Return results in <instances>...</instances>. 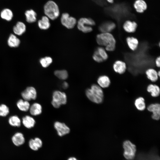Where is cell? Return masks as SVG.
Masks as SVG:
<instances>
[{
  "instance_id": "obj_1",
  "label": "cell",
  "mask_w": 160,
  "mask_h": 160,
  "mask_svg": "<svg viewBox=\"0 0 160 160\" xmlns=\"http://www.w3.org/2000/svg\"><path fill=\"white\" fill-rule=\"evenodd\" d=\"M96 41L100 45L105 47L106 50L113 51L115 49L116 41L110 33H101L97 36Z\"/></svg>"
},
{
  "instance_id": "obj_2",
  "label": "cell",
  "mask_w": 160,
  "mask_h": 160,
  "mask_svg": "<svg viewBox=\"0 0 160 160\" xmlns=\"http://www.w3.org/2000/svg\"><path fill=\"white\" fill-rule=\"evenodd\" d=\"M85 94L87 98L93 103L99 104L103 101L104 94L102 88L96 84L92 85L87 89Z\"/></svg>"
},
{
  "instance_id": "obj_3",
  "label": "cell",
  "mask_w": 160,
  "mask_h": 160,
  "mask_svg": "<svg viewBox=\"0 0 160 160\" xmlns=\"http://www.w3.org/2000/svg\"><path fill=\"white\" fill-rule=\"evenodd\" d=\"M44 10L45 16L49 19L54 20L60 16V11L57 4L52 0L48 1L44 6Z\"/></svg>"
},
{
  "instance_id": "obj_4",
  "label": "cell",
  "mask_w": 160,
  "mask_h": 160,
  "mask_svg": "<svg viewBox=\"0 0 160 160\" xmlns=\"http://www.w3.org/2000/svg\"><path fill=\"white\" fill-rule=\"evenodd\" d=\"M77 24L78 29L86 33L92 31V26L95 24V22L90 18L81 17L77 21Z\"/></svg>"
},
{
  "instance_id": "obj_5",
  "label": "cell",
  "mask_w": 160,
  "mask_h": 160,
  "mask_svg": "<svg viewBox=\"0 0 160 160\" xmlns=\"http://www.w3.org/2000/svg\"><path fill=\"white\" fill-rule=\"evenodd\" d=\"M123 155L127 160H131L135 157L136 151V146L129 140L124 141L123 143Z\"/></svg>"
},
{
  "instance_id": "obj_6",
  "label": "cell",
  "mask_w": 160,
  "mask_h": 160,
  "mask_svg": "<svg viewBox=\"0 0 160 160\" xmlns=\"http://www.w3.org/2000/svg\"><path fill=\"white\" fill-rule=\"evenodd\" d=\"M67 102V97L65 93L58 90L53 92L51 104L54 108H58L61 105L66 104Z\"/></svg>"
},
{
  "instance_id": "obj_7",
  "label": "cell",
  "mask_w": 160,
  "mask_h": 160,
  "mask_svg": "<svg viewBox=\"0 0 160 160\" xmlns=\"http://www.w3.org/2000/svg\"><path fill=\"white\" fill-rule=\"evenodd\" d=\"M60 21L62 25L67 28L72 29L76 25L77 21L75 18L70 16L69 14L67 12L62 14Z\"/></svg>"
},
{
  "instance_id": "obj_8",
  "label": "cell",
  "mask_w": 160,
  "mask_h": 160,
  "mask_svg": "<svg viewBox=\"0 0 160 160\" xmlns=\"http://www.w3.org/2000/svg\"><path fill=\"white\" fill-rule=\"evenodd\" d=\"M24 100L27 101L35 100L37 97V92L35 89L32 87H27L21 93Z\"/></svg>"
},
{
  "instance_id": "obj_9",
  "label": "cell",
  "mask_w": 160,
  "mask_h": 160,
  "mask_svg": "<svg viewBox=\"0 0 160 160\" xmlns=\"http://www.w3.org/2000/svg\"><path fill=\"white\" fill-rule=\"evenodd\" d=\"M54 126L58 135L60 136H64L70 132L69 128L64 123L56 121L54 123Z\"/></svg>"
},
{
  "instance_id": "obj_10",
  "label": "cell",
  "mask_w": 160,
  "mask_h": 160,
  "mask_svg": "<svg viewBox=\"0 0 160 160\" xmlns=\"http://www.w3.org/2000/svg\"><path fill=\"white\" fill-rule=\"evenodd\" d=\"M148 110L152 112V118L154 120H158L160 117V105L158 103L151 104L147 108Z\"/></svg>"
},
{
  "instance_id": "obj_11",
  "label": "cell",
  "mask_w": 160,
  "mask_h": 160,
  "mask_svg": "<svg viewBox=\"0 0 160 160\" xmlns=\"http://www.w3.org/2000/svg\"><path fill=\"white\" fill-rule=\"evenodd\" d=\"M133 6L136 12L139 13L143 12L147 8V4L144 0H136Z\"/></svg>"
},
{
  "instance_id": "obj_12",
  "label": "cell",
  "mask_w": 160,
  "mask_h": 160,
  "mask_svg": "<svg viewBox=\"0 0 160 160\" xmlns=\"http://www.w3.org/2000/svg\"><path fill=\"white\" fill-rule=\"evenodd\" d=\"M113 67L115 72L120 74L124 73L127 68L125 63L120 60L116 61L113 65Z\"/></svg>"
},
{
  "instance_id": "obj_13",
  "label": "cell",
  "mask_w": 160,
  "mask_h": 160,
  "mask_svg": "<svg viewBox=\"0 0 160 160\" xmlns=\"http://www.w3.org/2000/svg\"><path fill=\"white\" fill-rule=\"evenodd\" d=\"M12 140L13 143L17 146L23 145L25 142V139L23 134L19 132L15 134L12 136Z\"/></svg>"
},
{
  "instance_id": "obj_14",
  "label": "cell",
  "mask_w": 160,
  "mask_h": 160,
  "mask_svg": "<svg viewBox=\"0 0 160 160\" xmlns=\"http://www.w3.org/2000/svg\"><path fill=\"white\" fill-rule=\"evenodd\" d=\"M97 83L102 88L108 87L110 84L111 81L109 78L105 75H103L99 76L97 80Z\"/></svg>"
},
{
  "instance_id": "obj_15",
  "label": "cell",
  "mask_w": 160,
  "mask_h": 160,
  "mask_svg": "<svg viewBox=\"0 0 160 160\" xmlns=\"http://www.w3.org/2000/svg\"><path fill=\"white\" fill-rule=\"evenodd\" d=\"M38 24L40 29L44 30L48 29L51 25L49 19L45 15L42 16L41 19L38 21Z\"/></svg>"
},
{
  "instance_id": "obj_16",
  "label": "cell",
  "mask_w": 160,
  "mask_h": 160,
  "mask_svg": "<svg viewBox=\"0 0 160 160\" xmlns=\"http://www.w3.org/2000/svg\"><path fill=\"white\" fill-rule=\"evenodd\" d=\"M137 26V23L134 21L129 20L126 21L124 23L123 27L127 32L132 33L135 32Z\"/></svg>"
},
{
  "instance_id": "obj_17",
  "label": "cell",
  "mask_w": 160,
  "mask_h": 160,
  "mask_svg": "<svg viewBox=\"0 0 160 160\" xmlns=\"http://www.w3.org/2000/svg\"><path fill=\"white\" fill-rule=\"evenodd\" d=\"M26 30L25 24L21 22H18L14 27L13 31L14 33L20 36L24 33Z\"/></svg>"
},
{
  "instance_id": "obj_18",
  "label": "cell",
  "mask_w": 160,
  "mask_h": 160,
  "mask_svg": "<svg viewBox=\"0 0 160 160\" xmlns=\"http://www.w3.org/2000/svg\"><path fill=\"white\" fill-rule=\"evenodd\" d=\"M147 90L151 93V96L153 97H158L160 94V88L156 84H149L147 87Z\"/></svg>"
},
{
  "instance_id": "obj_19",
  "label": "cell",
  "mask_w": 160,
  "mask_h": 160,
  "mask_svg": "<svg viewBox=\"0 0 160 160\" xmlns=\"http://www.w3.org/2000/svg\"><path fill=\"white\" fill-rule=\"evenodd\" d=\"M25 15L26 20L28 23H33L36 20V13L32 9L26 10L25 12Z\"/></svg>"
},
{
  "instance_id": "obj_20",
  "label": "cell",
  "mask_w": 160,
  "mask_h": 160,
  "mask_svg": "<svg viewBox=\"0 0 160 160\" xmlns=\"http://www.w3.org/2000/svg\"><path fill=\"white\" fill-rule=\"evenodd\" d=\"M22 123L25 127L30 129L34 126L36 122L35 119L32 117L26 116L23 118Z\"/></svg>"
},
{
  "instance_id": "obj_21",
  "label": "cell",
  "mask_w": 160,
  "mask_h": 160,
  "mask_svg": "<svg viewBox=\"0 0 160 160\" xmlns=\"http://www.w3.org/2000/svg\"><path fill=\"white\" fill-rule=\"evenodd\" d=\"M115 27V24L112 22L106 23L99 27V30L102 33H110Z\"/></svg>"
},
{
  "instance_id": "obj_22",
  "label": "cell",
  "mask_w": 160,
  "mask_h": 160,
  "mask_svg": "<svg viewBox=\"0 0 160 160\" xmlns=\"http://www.w3.org/2000/svg\"><path fill=\"white\" fill-rule=\"evenodd\" d=\"M31 114L33 116L39 115L41 113L42 108L41 105L38 103H34L29 108Z\"/></svg>"
},
{
  "instance_id": "obj_23",
  "label": "cell",
  "mask_w": 160,
  "mask_h": 160,
  "mask_svg": "<svg viewBox=\"0 0 160 160\" xmlns=\"http://www.w3.org/2000/svg\"><path fill=\"white\" fill-rule=\"evenodd\" d=\"M20 39L15 35L11 34L8 39V45L11 47H16L19 46L20 44Z\"/></svg>"
},
{
  "instance_id": "obj_24",
  "label": "cell",
  "mask_w": 160,
  "mask_h": 160,
  "mask_svg": "<svg viewBox=\"0 0 160 160\" xmlns=\"http://www.w3.org/2000/svg\"><path fill=\"white\" fill-rule=\"evenodd\" d=\"M145 73L148 78L152 82H155L158 80L159 76L157 72L155 69H148L146 71Z\"/></svg>"
},
{
  "instance_id": "obj_25",
  "label": "cell",
  "mask_w": 160,
  "mask_h": 160,
  "mask_svg": "<svg viewBox=\"0 0 160 160\" xmlns=\"http://www.w3.org/2000/svg\"><path fill=\"white\" fill-rule=\"evenodd\" d=\"M0 16L2 19L7 21H10L13 18V13L10 9L5 8L1 11Z\"/></svg>"
},
{
  "instance_id": "obj_26",
  "label": "cell",
  "mask_w": 160,
  "mask_h": 160,
  "mask_svg": "<svg viewBox=\"0 0 160 160\" xmlns=\"http://www.w3.org/2000/svg\"><path fill=\"white\" fill-rule=\"evenodd\" d=\"M17 105L20 110L23 111H28L30 106L28 101L22 99H20L17 101Z\"/></svg>"
},
{
  "instance_id": "obj_27",
  "label": "cell",
  "mask_w": 160,
  "mask_h": 160,
  "mask_svg": "<svg viewBox=\"0 0 160 160\" xmlns=\"http://www.w3.org/2000/svg\"><path fill=\"white\" fill-rule=\"evenodd\" d=\"M145 99L142 97H139L136 99L134 104L137 109L140 111H142L146 108Z\"/></svg>"
},
{
  "instance_id": "obj_28",
  "label": "cell",
  "mask_w": 160,
  "mask_h": 160,
  "mask_svg": "<svg viewBox=\"0 0 160 160\" xmlns=\"http://www.w3.org/2000/svg\"><path fill=\"white\" fill-rule=\"evenodd\" d=\"M127 42L129 47L131 50L134 51L137 48L138 45L137 39L133 37H128Z\"/></svg>"
},
{
  "instance_id": "obj_29",
  "label": "cell",
  "mask_w": 160,
  "mask_h": 160,
  "mask_svg": "<svg viewBox=\"0 0 160 160\" xmlns=\"http://www.w3.org/2000/svg\"><path fill=\"white\" fill-rule=\"evenodd\" d=\"M8 122L9 124L13 127H19L21 125V121L17 116H13L9 118Z\"/></svg>"
},
{
  "instance_id": "obj_30",
  "label": "cell",
  "mask_w": 160,
  "mask_h": 160,
  "mask_svg": "<svg viewBox=\"0 0 160 160\" xmlns=\"http://www.w3.org/2000/svg\"><path fill=\"white\" fill-rule=\"evenodd\" d=\"M54 73L57 77L61 80H65L68 76V73L65 70H56Z\"/></svg>"
},
{
  "instance_id": "obj_31",
  "label": "cell",
  "mask_w": 160,
  "mask_h": 160,
  "mask_svg": "<svg viewBox=\"0 0 160 160\" xmlns=\"http://www.w3.org/2000/svg\"><path fill=\"white\" fill-rule=\"evenodd\" d=\"M52 59L49 56H46L41 58L39 62L42 67L46 68L48 67L52 62Z\"/></svg>"
},
{
  "instance_id": "obj_32",
  "label": "cell",
  "mask_w": 160,
  "mask_h": 160,
  "mask_svg": "<svg viewBox=\"0 0 160 160\" xmlns=\"http://www.w3.org/2000/svg\"><path fill=\"white\" fill-rule=\"evenodd\" d=\"M9 108L5 105L2 104L0 105V116H5L9 113Z\"/></svg>"
},
{
  "instance_id": "obj_33",
  "label": "cell",
  "mask_w": 160,
  "mask_h": 160,
  "mask_svg": "<svg viewBox=\"0 0 160 160\" xmlns=\"http://www.w3.org/2000/svg\"><path fill=\"white\" fill-rule=\"evenodd\" d=\"M96 50L103 60H105L108 58V55L103 48L102 47H98Z\"/></svg>"
},
{
  "instance_id": "obj_34",
  "label": "cell",
  "mask_w": 160,
  "mask_h": 160,
  "mask_svg": "<svg viewBox=\"0 0 160 160\" xmlns=\"http://www.w3.org/2000/svg\"><path fill=\"white\" fill-rule=\"evenodd\" d=\"M29 145L30 148L33 151H37L39 149L34 139H31L29 140Z\"/></svg>"
},
{
  "instance_id": "obj_35",
  "label": "cell",
  "mask_w": 160,
  "mask_h": 160,
  "mask_svg": "<svg viewBox=\"0 0 160 160\" xmlns=\"http://www.w3.org/2000/svg\"><path fill=\"white\" fill-rule=\"evenodd\" d=\"M93 58L94 60L98 63L104 61L96 50L95 51L93 54Z\"/></svg>"
},
{
  "instance_id": "obj_36",
  "label": "cell",
  "mask_w": 160,
  "mask_h": 160,
  "mask_svg": "<svg viewBox=\"0 0 160 160\" xmlns=\"http://www.w3.org/2000/svg\"><path fill=\"white\" fill-rule=\"evenodd\" d=\"M34 139L36 143L39 148V149L41 147L42 145V142L41 140L38 137H36Z\"/></svg>"
},
{
  "instance_id": "obj_37",
  "label": "cell",
  "mask_w": 160,
  "mask_h": 160,
  "mask_svg": "<svg viewBox=\"0 0 160 160\" xmlns=\"http://www.w3.org/2000/svg\"><path fill=\"white\" fill-rule=\"evenodd\" d=\"M155 63L156 66L159 67L160 66V57H158L156 60Z\"/></svg>"
},
{
  "instance_id": "obj_38",
  "label": "cell",
  "mask_w": 160,
  "mask_h": 160,
  "mask_svg": "<svg viewBox=\"0 0 160 160\" xmlns=\"http://www.w3.org/2000/svg\"><path fill=\"white\" fill-rule=\"evenodd\" d=\"M63 87L64 89H66L68 88V84L66 81L64 82L62 84Z\"/></svg>"
},
{
  "instance_id": "obj_39",
  "label": "cell",
  "mask_w": 160,
  "mask_h": 160,
  "mask_svg": "<svg viewBox=\"0 0 160 160\" xmlns=\"http://www.w3.org/2000/svg\"><path fill=\"white\" fill-rule=\"evenodd\" d=\"M67 160H78L74 157H71L69 158Z\"/></svg>"
},
{
  "instance_id": "obj_40",
  "label": "cell",
  "mask_w": 160,
  "mask_h": 160,
  "mask_svg": "<svg viewBox=\"0 0 160 160\" xmlns=\"http://www.w3.org/2000/svg\"><path fill=\"white\" fill-rule=\"evenodd\" d=\"M108 2L110 3H113L114 2V0H106Z\"/></svg>"
},
{
  "instance_id": "obj_41",
  "label": "cell",
  "mask_w": 160,
  "mask_h": 160,
  "mask_svg": "<svg viewBox=\"0 0 160 160\" xmlns=\"http://www.w3.org/2000/svg\"><path fill=\"white\" fill-rule=\"evenodd\" d=\"M157 74L158 75L159 77L160 76V72L159 71L158 72H157Z\"/></svg>"
}]
</instances>
